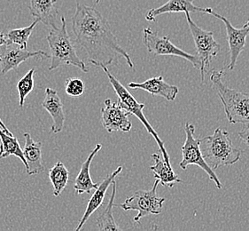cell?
Wrapping results in <instances>:
<instances>
[{"label": "cell", "mask_w": 249, "mask_h": 231, "mask_svg": "<svg viewBox=\"0 0 249 231\" xmlns=\"http://www.w3.org/2000/svg\"><path fill=\"white\" fill-rule=\"evenodd\" d=\"M190 31L195 42L197 58L199 60V70L201 82H204L205 76L211 65L212 59L218 55L221 47L214 39V32L208 31L197 25L191 18L190 13H184Z\"/></svg>", "instance_id": "cell-6"}, {"label": "cell", "mask_w": 249, "mask_h": 231, "mask_svg": "<svg viewBox=\"0 0 249 231\" xmlns=\"http://www.w3.org/2000/svg\"><path fill=\"white\" fill-rule=\"evenodd\" d=\"M35 73V69H30V71L26 73L24 77H21L17 83V91H18V95H19V106L20 108H22L24 106L26 97L29 96L32 90L34 89Z\"/></svg>", "instance_id": "cell-25"}, {"label": "cell", "mask_w": 249, "mask_h": 231, "mask_svg": "<svg viewBox=\"0 0 249 231\" xmlns=\"http://www.w3.org/2000/svg\"><path fill=\"white\" fill-rule=\"evenodd\" d=\"M8 45H11V43L9 39H8V38H7V36L3 32H0V47Z\"/></svg>", "instance_id": "cell-28"}, {"label": "cell", "mask_w": 249, "mask_h": 231, "mask_svg": "<svg viewBox=\"0 0 249 231\" xmlns=\"http://www.w3.org/2000/svg\"><path fill=\"white\" fill-rule=\"evenodd\" d=\"M208 14L213 15L224 23L227 34V42L229 45L230 63L227 68L230 71H233L239 55L244 50L247 38L249 35V20L241 28L238 29L235 28L226 17L215 13L210 7H208Z\"/></svg>", "instance_id": "cell-10"}, {"label": "cell", "mask_w": 249, "mask_h": 231, "mask_svg": "<svg viewBox=\"0 0 249 231\" xmlns=\"http://www.w3.org/2000/svg\"><path fill=\"white\" fill-rule=\"evenodd\" d=\"M185 141L182 147V160L179 166L181 169L186 170L188 166H197L208 174L210 181H213L215 187L220 190L223 188L219 179L214 171L205 160L200 148V139L195 137V126L191 123H186L184 126Z\"/></svg>", "instance_id": "cell-7"}, {"label": "cell", "mask_w": 249, "mask_h": 231, "mask_svg": "<svg viewBox=\"0 0 249 231\" xmlns=\"http://www.w3.org/2000/svg\"><path fill=\"white\" fill-rule=\"evenodd\" d=\"M239 138L241 141L246 143L247 145L249 146V125H244L243 129L239 133Z\"/></svg>", "instance_id": "cell-27"}, {"label": "cell", "mask_w": 249, "mask_h": 231, "mask_svg": "<svg viewBox=\"0 0 249 231\" xmlns=\"http://www.w3.org/2000/svg\"><path fill=\"white\" fill-rule=\"evenodd\" d=\"M152 158L155 161V165L150 167V170L154 173L155 179H157L162 186L170 190L176 183L182 182L178 175L175 173L171 165L167 164L158 153L153 154Z\"/></svg>", "instance_id": "cell-20"}, {"label": "cell", "mask_w": 249, "mask_h": 231, "mask_svg": "<svg viewBox=\"0 0 249 231\" xmlns=\"http://www.w3.org/2000/svg\"><path fill=\"white\" fill-rule=\"evenodd\" d=\"M25 146L23 155L27 163V173L29 175H36L45 170V165L42 158V143L35 141L29 133H24Z\"/></svg>", "instance_id": "cell-17"}, {"label": "cell", "mask_w": 249, "mask_h": 231, "mask_svg": "<svg viewBox=\"0 0 249 231\" xmlns=\"http://www.w3.org/2000/svg\"><path fill=\"white\" fill-rule=\"evenodd\" d=\"M200 145L203 146L200 148L205 160L214 171L238 163L242 153L235 148L229 133L222 128H216L212 135L200 139Z\"/></svg>", "instance_id": "cell-3"}, {"label": "cell", "mask_w": 249, "mask_h": 231, "mask_svg": "<svg viewBox=\"0 0 249 231\" xmlns=\"http://www.w3.org/2000/svg\"><path fill=\"white\" fill-rule=\"evenodd\" d=\"M60 22V27L52 29L46 38L51 54L49 71H53L60 65H73L78 68L80 71L88 73V68L84 60L77 56L75 46L70 39L64 16H61Z\"/></svg>", "instance_id": "cell-4"}, {"label": "cell", "mask_w": 249, "mask_h": 231, "mask_svg": "<svg viewBox=\"0 0 249 231\" xmlns=\"http://www.w3.org/2000/svg\"><path fill=\"white\" fill-rule=\"evenodd\" d=\"M100 0H96V1H95V3H96V4H99V3H100Z\"/></svg>", "instance_id": "cell-30"}, {"label": "cell", "mask_w": 249, "mask_h": 231, "mask_svg": "<svg viewBox=\"0 0 249 231\" xmlns=\"http://www.w3.org/2000/svg\"><path fill=\"white\" fill-rule=\"evenodd\" d=\"M0 127L3 129V131L5 132V134H7V135H13V134L11 133L10 131L7 129V127L5 126V124H4V122L2 121L1 118H0Z\"/></svg>", "instance_id": "cell-29"}, {"label": "cell", "mask_w": 249, "mask_h": 231, "mask_svg": "<svg viewBox=\"0 0 249 231\" xmlns=\"http://www.w3.org/2000/svg\"><path fill=\"white\" fill-rule=\"evenodd\" d=\"M42 107L46 110L53 118L51 130L53 134H59L63 130L65 122V113L63 103L60 100L57 91L52 88L45 89V100L42 102Z\"/></svg>", "instance_id": "cell-16"}, {"label": "cell", "mask_w": 249, "mask_h": 231, "mask_svg": "<svg viewBox=\"0 0 249 231\" xmlns=\"http://www.w3.org/2000/svg\"><path fill=\"white\" fill-rule=\"evenodd\" d=\"M160 181L155 179V184L150 191H139L135 192L133 196L128 197L124 203L115 205L120 206L124 211H138V214L134 217V221L140 222L141 219L151 214L158 215L161 211L164 204V197H160L157 195V187Z\"/></svg>", "instance_id": "cell-8"}, {"label": "cell", "mask_w": 249, "mask_h": 231, "mask_svg": "<svg viewBox=\"0 0 249 231\" xmlns=\"http://www.w3.org/2000/svg\"><path fill=\"white\" fill-rule=\"evenodd\" d=\"M72 30L75 43L85 51L92 65L108 67L118 57H123L130 68H134L129 54L119 45L111 30L108 20L94 7L76 4Z\"/></svg>", "instance_id": "cell-1"}, {"label": "cell", "mask_w": 249, "mask_h": 231, "mask_svg": "<svg viewBox=\"0 0 249 231\" xmlns=\"http://www.w3.org/2000/svg\"><path fill=\"white\" fill-rule=\"evenodd\" d=\"M224 75V71L214 70L211 72L210 81L224 106L228 122L231 125H249V95L225 86Z\"/></svg>", "instance_id": "cell-2"}, {"label": "cell", "mask_w": 249, "mask_h": 231, "mask_svg": "<svg viewBox=\"0 0 249 231\" xmlns=\"http://www.w3.org/2000/svg\"><path fill=\"white\" fill-rule=\"evenodd\" d=\"M143 43L148 53L155 56H176L181 57L191 62L195 68L199 69L197 56L186 53L170 41L168 36H160L150 28L143 30Z\"/></svg>", "instance_id": "cell-9"}, {"label": "cell", "mask_w": 249, "mask_h": 231, "mask_svg": "<svg viewBox=\"0 0 249 231\" xmlns=\"http://www.w3.org/2000/svg\"><path fill=\"white\" fill-rule=\"evenodd\" d=\"M195 0H169L165 4L156 8L148 10L145 15V20L155 21L160 15L173 13H204L208 14V8L199 7L194 4Z\"/></svg>", "instance_id": "cell-15"}, {"label": "cell", "mask_w": 249, "mask_h": 231, "mask_svg": "<svg viewBox=\"0 0 249 231\" xmlns=\"http://www.w3.org/2000/svg\"><path fill=\"white\" fill-rule=\"evenodd\" d=\"M112 194L110 196L109 201L105 210L100 213L97 219V225L100 231H122V229L116 224L115 218L113 215V207L115 206V198L116 195V181L112 183Z\"/></svg>", "instance_id": "cell-22"}, {"label": "cell", "mask_w": 249, "mask_h": 231, "mask_svg": "<svg viewBox=\"0 0 249 231\" xmlns=\"http://www.w3.org/2000/svg\"><path fill=\"white\" fill-rule=\"evenodd\" d=\"M49 179L53 188V196H59L69 183L70 172L59 161L49 170Z\"/></svg>", "instance_id": "cell-23"}, {"label": "cell", "mask_w": 249, "mask_h": 231, "mask_svg": "<svg viewBox=\"0 0 249 231\" xmlns=\"http://www.w3.org/2000/svg\"><path fill=\"white\" fill-rule=\"evenodd\" d=\"M30 13L36 20L52 29H57V0H30Z\"/></svg>", "instance_id": "cell-18"}, {"label": "cell", "mask_w": 249, "mask_h": 231, "mask_svg": "<svg viewBox=\"0 0 249 231\" xmlns=\"http://www.w3.org/2000/svg\"><path fill=\"white\" fill-rule=\"evenodd\" d=\"M105 107L101 110L102 125L107 133L112 134L115 132L129 133L132 128L130 120L129 111L124 109L118 102H114L110 99H107Z\"/></svg>", "instance_id": "cell-11"}, {"label": "cell", "mask_w": 249, "mask_h": 231, "mask_svg": "<svg viewBox=\"0 0 249 231\" xmlns=\"http://www.w3.org/2000/svg\"><path fill=\"white\" fill-rule=\"evenodd\" d=\"M99 68H101L105 72L107 77H108L111 86H113L116 96H118L120 104L129 111L131 115H134L136 117H138L140 119V122L144 125V128L151 135L154 137L155 141L157 142V144L159 146L160 151V153H162V156H163L165 162L170 165V156L168 154V151L165 149L164 142L160 140L158 134L150 125L149 122L146 119L144 112H143L145 105L144 103H140L135 99L134 96L130 94L128 89H126V87L116 77L110 73L107 66L100 65L99 66Z\"/></svg>", "instance_id": "cell-5"}, {"label": "cell", "mask_w": 249, "mask_h": 231, "mask_svg": "<svg viewBox=\"0 0 249 231\" xmlns=\"http://www.w3.org/2000/svg\"><path fill=\"white\" fill-rule=\"evenodd\" d=\"M0 159L5 158L9 156H15L19 157L21 162L27 167L23 151L20 147L17 138L14 135H9L5 134L3 129L0 127Z\"/></svg>", "instance_id": "cell-21"}, {"label": "cell", "mask_w": 249, "mask_h": 231, "mask_svg": "<svg viewBox=\"0 0 249 231\" xmlns=\"http://www.w3.org/2000/svg\"><path fill=\"white\" fill-rule=\"evenodd\" d=\"M11 45H5L0 47V77L17 69L20 63L24 62L30 58L36 56H43L44 58H50L44 51L37 50L30 52L27 49H22L20 47H13Z\"/></svg>", "instance_id": "cell-12"}, {"label": "cell", "mask_w": 249, "mask_h": 231, "mask_svg": "<svg viewBox=\"0 0 249 231\" xmlns=\"http://www.w3.org/2000/svg\"><path fill=\"white\" fill-rule=\"evenodd\" d=\"M38 22H39V20L36 19V20H34L28 27L9 30L6 33V36H7L8 39L10 41L11 44L16 45V46L22 48V49H27L30 36L32 34L33 30L35 29L36 25Z\"/></svg>", "instance_id": "cell-24"}, {"label": "cell", "mask_w": 249, "mask_h": 231, "mask_svg": "<svg viewBox=\"0 0 249 231\" xmlns=\"http://www.w3.org/2000/svg\"><path fill=\"white\" fill-rule=\"evenodd\" d=\"M122 171H123V166H119L116 170L113 172L111 174H108L103 181H101V183L95 190L93 195L91 196L90 200L88 202L85 213L82 217V219L80 220L78 226L75 228V231H81L83 229V226L85 225V222L90 219V217L100 208V206H102L107 191L108 190V188L112 185L115 178L119 175Z\"/></svg>", "instance_id": "cell-14"}, {"label": "cell", "mask_w": 249, "mask_h": 231, "mask_svg": "<svg viewBox=\"0 0 249 231\" xmlns=\"http://www.w3.org/2000/svg\"><path fill=\"white\" fill-rule=\"evenodd\" d=\"M128 86L135 90L145 91L152 96H160L168 101H174L179 92L178 86H172L165 82L162 76L152 77L142 83L130 82Z\"/></svg>", "instance_id": "cell-13"}, {"label": "cell", "mask_w": 249, "mask_h": 231, "mask_svg": "<svg viewBox=\"0 0 249 231\" xmlns=\"http://www.w3.org/2000/svg\"><path fill=\"white\" fill-rule=\"evenodd\" d=\"M101 148L102 145L100 143L95 146L93 151L90 152L87 159L82 164L81 169L75 178V184H74V190L77 193V195H83L85 193L90 194L91 191L96 190L99 186L92 181L90 177V169L91 162L93 160L95 156L101 150Z\"/></svg>", "instance_id": "cell-19"}, {"label": "cell", "mask_w": 249, "mask_h": 231, "mask_svg": "<svg viewBox=\"0 0 249 231\" xmlns=\"http://www.w3.org/2000/svg\"><path fill=\"white\" fill-rule=\"evenodd\" d=\"M85 84L84 81L77 77H70L66 79L65 92L72 98H78L85 94Z\"/></svg>", "instance_id": "cell-26"}]
</instances>
